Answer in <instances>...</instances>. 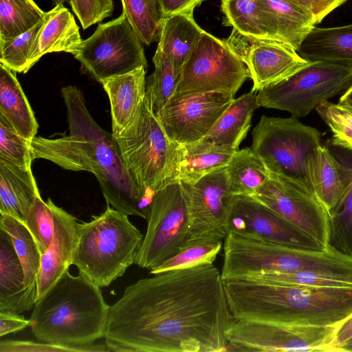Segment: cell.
Instances as JSON below:
<instances>
[{"instance_id": "obj_1", "label": "cell", "mask_w": 352, "mask_h": 352, "mask_svg": "<svg viewBox=\"0 0 352 352\" xmlns=\"http://www.w3.org/2000/svg\"><path fill=\"white\" fill-rule=\"evenodd\" d=\"M234 318L221 272L213 263L138 280L109 306L108 351H228Z\"/></svg>"}, {"instance_id": "obj_2", "label": "cell", "mask_w": 352, "mask_h": 352, "mask_svg": "<svg viewBox=\"0 0 352 352\" xmlns=\"http://www.w3.org/2000/svg\"><path fill=\"white\" fill-rule=\"evenodd\" d=\"M61 94L69 134L55 139L36 136L31 142L33 159L47 160L66 170L93 173L107 204L126 216L146 219L152 198L128 173L116 137L95 121L78 88L63 87Z\"/></svg>"}, {"instance_id": "obj_3", "label": "cell", "mask_w": 352, "mask_h": 352, "mask_svg": "<svg viewBox=\"0 0 352 352\" xmlns=\"http://www.w3.org/2000/svg\"><path fill=\"white\" fill-rule=\"evenodd\" d=\"M234 319L337 325L352 314V287H314L223 280Z\"/></svg>"}, {"instance_id": "obj_4", "label": "cell", "mask_w": 352, "mask_h": 352, "mask_svg": "<svg viewBox=\"0 0 352 352\" xmlns=\"http://www.w3.org/2000/svg\"><path fill=\"white\" fill-rule=\"evenodd\" d=\"M109 305L100 287L84 274L67 271L34 304L30 328L39 341L69 346L104 338Z\"/></svg>"}, {"instance_id": "obj_5", "label": "cell", "mask_w": 352, "mask_h": 352, "mask_svg": "<svg viewBox=\"0 0 352 352\" xmlns=\"http://www.w3.org/2000/svg\"><path fill=\"white\" fill-rule=\"evenodd\" d=\"M144 235L126 216L107 204L89 222L78 223L72 265L100 288L135 264Z\"/></svg>"}, {"instance_id": "obj_6", "label": "cell", "mask_w": 352, "mask_h": 352, "mask_svg": "<svg viewBox=\"0 0 352 352\" xmlns=\"http://www.w3.org/2000/svg\"><path fill=\"white\" fill-rule=\"evenodd\" d=\"M223 280L270 272L311 271L341 276L347 258L331 249L309 250L234 231L223 241Z\"/></svg>"}, {"instance_id": "obj_7", "label": "cell", "mask_w": 352, "mask_h": 352, "mask_svg": "<svg viewBox=\"0 0 352 352\" xmlns=\"http://www.w3.org/2000/svg\"><path fill=\"white\" fill-rule=\"evenodd\" d=\"M252 135L251 148L270 173L315 196L309 162L316 148L321 145V134L318 130L302 124L294 116H262Z\"/></svg>"}, {"instance_id": "obj_8", "label": "cell", "mask_w": 352, "mask_h": 352, "mask_svg": "<svg viewBox=\"0 0 352 352\" xmlns=\"http://www.w3.org/2000/svg\"><path fill=\"white\" fill-rule=\"evenodd\" d=\"M116 138L128 173L147 196L152 198L171 182L172 143L146 98L133 121Z\"/></svg>"}, {"instance_id": "obj_9", "label": "cell", "mask_w": 352, "mask_h": 352, "mask_svg": "<svg viewBox=\"0 0 352 352\" xmlns=\"http://www.w3.org/2000/svg\"><path fill=\"white\" fill-rule=\"evenodd\" d=\"M351 85L352 67L310 62L287 79L257 91L256 105L301 118Z\"/></svg>"}, {"instance_id": "obj_10", "label": "cell", "mask_w": 352, "mask_h": 352, "mask_svg": "<svg viewBox=\"0 0 352 352\" xmlns=\"http://www.w3.org/2000/svg\"><path fill=\"white\" fill-rule=\"evenodd\" d=\"M146 219V231L135 264L151 270L186 248L189 210L181 182H169L153 193Z\"/></svg>"}, {"instance_id": "obj_11", "label": "cell", "mask_w": 352, "mask_h": 352, "mask_svg": "<svg viewBox=\"0 0 352 352\" xmlns=\"http://www.w3.org/2000/svg\"><path fill=\"white\" fill-rule=\"evenodd\" d=\"M249 78L247 65L226 41L204 30L182 67L173 98L210 92L234 96Z\"/></svg>"}, {"instance_id": "obj_12", "label": "cell", "mask_w": 352, "mask_h": 352, "mask_svg": "<svg viewBox=\"0 0 352 352\" xmlns=\"http://www.w3.org/2000/svg\"><path fill=\"white\" fill-rule=\"evenodd\" d=\"M74 56L82 68L100 83L140 67H147L142 43L123 12L113 20L98 23Z\"/></svg>"}, {"instance_id": "obj_13", "label": "cell", "mask_w": 352, "mask_h": 352, "mask_svg": "<svg viewBox=\"0 0 352 352\" xmlns=\"http://www.w3.org/2000/svg\"><path fill=\"white\" fill-rule=\"evenodd\" d=\"M336 326L234 319L226 332L228 351L333 352Z\"/></svg>"}, {"instance_id": "obj_14", "label": "cell", "mask_w": 352, "mask_h": 352, "mask_svg": "<svg viewBox=\"0 0 352 352\" xmlns=\"http://www.w3.org/2000/svg\"><path fill=\"white\" fill-rule=\"evenodd\" d=\"M182 184L189 210L186 248L224 239L229 232L234 197L229 190L226 167L205 175L192 184Z\"/></svg>"}, {"instance_id": "obj_15", "label": "cell", "mask_w": 352, "mask_h": 352, "mask_svg": "<svg viewBox=\"0 0 352 352\" xmlns=\"http://www.w3.org/2000/svg\"><path fill=\"white\" fill-rule=\"evenodd\" d=\"M252 197L328 248L329 214L314 195L270 173Z\"/></svg>"}, {"instance_id": "obj_16", "label": "cell", "mask_w": 352, "mask_h": 352, "mask_svg": "<svg viewBox=\"0 0 352 352\" xmlns=\"http://www.w3.org/2000/svg\"><path fill=\"white\" fill-rule=\"evenodd\" d=\"M223 92L173 98L155 115L170 142L187 144L203 139L234 100Z\"/></svg>"}, {"instance_id": "obj_17", "label": "cell", "mask_w": 352, "mask_h": 352, "mask_svg": "<svg viewBox=\"0 0 352 352\" xmlns=\"http://www.w3.org/2000/svg\"><path fill=\"white\" fill-rule=\"evenodd\" d=\"M226 42L247 65L256 91L287 79L310 63L288 45L249 37L234 28Z\"/></svg>"}, {"instance_id": "obj_18", "label": "cell", "mask_w": 352, "mask_h": 352, "mask_svg": "<svg viewBox=\"0 0 352 352\" xmlns=\"http://www.w3.org/2000/svg\"><path fill=\"white\" fill-rule=\"evenodd\" d=\"M229 231L300 249H327L252 196L234 195Z\"/></svg>"}, {"instance_id": "obj_19", "label": "cell", "mask_w": 352, "mask_h": 352, "mask_svg": "<svg viewBox=\"0 0 352 352\" xmlns=\"http://www.w3.org/2000/svg\"><path fill=\"white\" fill-rule=\"evenodd\" d=\"M52 207L54 234L50 245L41 255L36 300L69 270L77 241V219L54 204Z\"/></svg>"}, {"instance_id": "obj_20", "label": "cell", "mask_w": 352, "mask_h": 352, "mask_svg": "<svg viewBox=\"0 0 352 352\" xmlns=\"http://www.w3.org/2000/svg\"><path fill=\"white\" fill-rule=\"evenodd\" d=\"M171 143V182L179 181L186 184H192L205 175L226 167L238 151L205 139L187 144Z\"/></svg>"}, {"instance_id": "obj_21", "label": "cell", "mask_w": 352, "mask_h": 352, "mask_svg": "<svg viewBox=\"0 0 352 352\" xmlns=\"http://www.w3.org/2000/svg\"><path fill=\"white\" fill-rule=\"evenodd\" d=\"M101 84L109 100L112 133L118 137L142 109L146 96V68L140 67Z\"/></svg>"}, {"instance_id": "obj_22", "label": "cell", "mask_w": 352, "mask_h": 352, "mask_svg": "<svg viewBox=\"0 0 352 352\" xmlns=\"http://www.w3.org/2000/svg\"><path fill=\"white\" fill-rule=\"evenodd\" d=\"M82 41L73 14L63 5L54 6L46 12L43 24L32 44L28 70L48 53L65 52L74 55Z\"/></svg>"}, {"instance_id": "obj_23", "label": "cell", "mask_w": 352, "mask_h": 352, "mask_svg": "<svg viewBox=\"0 0 352 352\" xmlns=\"http://www.w3.org/2000/svg\"><path fill=\"white\" fill-rule=\"evenodd\" d=\"M309 170L314 195L329 214L345 195L352 166L342 164L326 146L320 145L311 156Z\"/></svg>"}, {"instance_id": "obj_24", "label": "cell", "mask_w": 352, "mask_h": 352, "mask_svg": "<svg viewBox=\"0 0 352 352\" xmlns=\"http://www.w3.org/2000/svg\"><path fill=\"white\" fill-rule=\"evenodd\" d=\"M36 301V296L25 285L11 239L0 228V311L22 314L33 309Z\"/></svg>"}, {"instance_id": "obj_25", "label": "cell", "mask_w": 352, "mask_h": 352, "mask_svg": "<svg viewBox=\"0 0 352 352\" xmlns=\"http://www.w3.org/2000/svg\"><path fill=\"white\" fill-rule=\"evenodd\" d=\"M38 197L41 195L32 169L24 170L0 160V214L25 223Z\"/></svg>"}, {"instance_id": "obj_26", "label": "cell", "mask_w": 352, "mask_h": 352, "mask_svg": "<svg viewBox=\"0 0 352 352\" xmlns=\"http://www.w3.org/2000/svg\"><path fill=\"white\" fill-rule=\"evenodd\" d=\"M203 31L190 12L175 13L160 21L157 47L169 58L177 78Z\"/></svg>"}, {"instance_id": "obj_27", "label": "cell", "mask_w": 352, "mask_h": 352, "mask_svg": "<svg viewBox=\"0 0 352 352\" xmlns=\"http://www.w3.org/2000/svg\"><path fill=\"white\" fill-rule=\"evenodd\" d=\"M309 62L321 61L352 67V24L314 27L297 50Z\"/></svg>"}, {"instance_id": "obj_28", "label": "cell", "mask_w": 352, "mask_h": 352, "mask_svg": "<svg viewBox=\"0 0 352 352\" xmlns=\"http://www.w3.org/2000/svg\"><path fill=\"white\" fill-rule=\"evenodd\" d=\"M15 73L0 64V116L31 142L36 137L38 124Z\"/></svg>"}, {"instance_id": "obj_29", "label": "cell", "mask_w": 352, "mask_h": 352, "mask_svg": "<svg viewBox=\"0 0 352 352\" xmlns=\"http://www.w3.org/2000/svg\"><path fill=\"white\" fill-rule=\"evenodd\" d=\"M256 92L251 89L234 99L203 139L239 150L240 144L250 128L253 112L257 108Z\"/></svg>"}, {"instance_id": "obj_30", "label": "cell", "mask_w": 352, "mask_h": 352, "mask_svg": "<svg viewBox=\"0 0 352 352\" xmlns=\"http://www.w3.org/2000/svg\"><path fill=\"white\" fill-rule=\"evenodd\" d=\"M269 14L278 41L296 51L315 27L311 16L289 0H255Z\"/></svg>"}, {"instance_id": "obj_31", "label": "cell", "mask_w": 352, "mask_h": 352, "mask_svg": "<svg viewBox=\"0 0 352 352\" xmlns=\"http://www.w3.org/2000/svg\"><path fill=\"white\" fill-rule=\"evenodd\" d=\"M221 7L225 25L249 37L278 41L269 14L255 0H221Z\"/></svg>"}, {"instance_id": "obj_32", "label": "cell", "mask_w": 352, "mask_h": 352, "mask_svg": "<svg viewBox=\"0 0 352 352\" xmlns=\"http://www.w3.org/2000/svg\"><path fill=\"white\" fill-rule=\"evenodd\" d=\"M229 190L234 195L253 196L270 178V172L251 148L236 151L226 166Z\"/></svg>"}, {"instance_id": "obj_33", "label": "cell", "mask_w": 352, "mask_h": 352, "mask_svg": "<svg viewBox=\"0 0 352 352\" xmlns=\"http://www.w3.org/2000/svg\"><path fill=\"white\" fill-rule=\"evenodd\" d=\"M0 228L11 239L23 267L27 288L37 296L41 253L35 239L23 222L7 214H1Z\"/></svg>"}, {"instance_id": "obj_34", "label": "cell", "mask_w": 352, "mask_h": 352, "mask_svg": "<svg viewBox=\"0 0 352 352\" xmlns=\"http://www.w3.org/2000/svg\"><path fill=\"white\" fill-rule=\"evenodd\" d=\"M45 14L33 0H0V43L28 31Z\"/></svg>"}, {"instance_id": "obj_35", "label": "cell", "mask_w": 352, "mask_h": 352, "mask_svg": "<svg viewBox=\"0 0 352 352\" xmlns=\"http://www.w3.org/2000/svg\"><path fill=\"white\" fill-rule=\"evenodd\" d=\"M153 63V72L146 79L145 98L155 116L173 97L178 78L169 58L158 47Z\"/></svg>"}, {"instance_id": "obj_36", "label": "cell", "mask_w": 352, "mask_h": 352, "mask_svg": "<svg viewBox=\"0 0 352 352\" xmlns=\"http://www.w3.org/2000/svg\"><path fill=\"white\" fill-rule=\"evenodd\" d=\"M328 248L352 257V175L339 205L329 213Z\"/></svg>"}, {"instance_id": "obj_37", "label": "cell", "mask_w": 352, "mask_h": 352, "mask_svg": "<svg viewBox=\"0 0 352 352\" xmlns=\"http://www.w3.org/2000/svg\"><path fill=\"white\" fill-rule=\"evenodd\" d=\"M244 278L270 284L314 287H352V280L349 278L311 271L263 273Z\"/></svg>"}, {"instance_id": "obj_38", "label": "cell", "mask_w": 352, "mask_h": 352, "mask_svg": "<svg viewBox=\"0 0 352 352\" xmlns=\"http://www.w3.org/2000/svg\"><path fill=\"white\" fill-rule=\"evenodd\" d=\"M0 160L24 170L32 169L31 142L0 116Z\"/></svg>"}, {"instance_id": "obj_39", "label": "cell", "mask_w": 352, "mask_h": 352, "mask_svg": "<svg viewBox=\"0 0 352 352\" xmlns=\"http://www.w3.org/2000/svg\"><path fill=\"white\" fill-rule=\"evenodd\" d=\"M316 110L332 132L333 144L352 151V109L326 101Z\"/></svg>"}, {"instance_id": "obj_40", "label": "cell", "mask_w": 352, "mask_h": 352, "mask_svg": "<svg viewBox=\"0 0 352 352\" xmlns=\"http://www.w3.org/2000/svg\"><path fill=\"white\" fill-rule=\"evenodd\" d=\"M45 18V17H44ZM44 18L32 28L10 41L0 43V62L14 72L26 73L29 54Z\"/></svg>"}, {"instance_id": "obj_41", "label": "cell", "mask_w": 352, "mask_h": 352, "mask_svg": "<svg viewBox=\"0 0 352 352\" xmlns=\"http://www.w3.org/2000/svg\"><path fill=\"white\" fill-rule=\"evenodd\" d=\"M135 34L142 44L150 45L158 38L160 23L153 16L146 0H121Z\"/></svg>"}, {"instance_id": "obj_42", "label": "cell", "mask_w": 352, "mask_h": 352, "mask_svg": "<svg viewBox=\"0 0 352 352\" xmlns=\"http://www.w3.org/2000/svg\"><path fill=\"white\" fill-rule=\"evenodd\" d=\"M53 204L50 198L44 201L41 197H37L24 223L35 239L41 255L47 249L53 237L54 228Z\"/></svg>"}, {"instance_id": "obj_43", "label": "cell", "mask_w": 352, "mask_h": 352, "mask_svg": "<svg viewBox=\"0 0 352 352\" xmlns=\"http://www.w3.org/2000/svg\"><path fill=\"white\" fill-rule=\"evenodd\" d=\"M223 247L222 241L188 247L150 270L151 274L192 267L202 263H213Z\"/></svg>"}, {"instance_id": "obj_44", "label": "cell", "mask_w": 352, "mask_h": 352, "mask_svg": "<svg viewBox=\"0 0 352 352\" xmlns=\"http://www.w3.org/2000/svg\"><path fill=\"white\" fill-rule=\"evenodd\" d=\"M1 352H96L108 351L105 344L76 346L30 340H1Z\"/></svg>"}, {"instance_id": "obj_45", "label": "cell", "mask_w": 352, "mask_h": 352, "mask_svg": "<svg viewBox=\"0 0 352 352\" xmlns=\"http://www.w3.org/2000/svg\"><path fill=\"white\" fill-rule=\"evenodd\" d=\"M69 4L84 30L111 16L113 0H71Z\"/></svg>"}, {"instance_id": "obj_46", "label": "cell", "mask_w": 352, "mask_h": 352, "mask_svg": "<svg viewBox=\"0 0 352 352\" xmlns=\"http://www.w3.org/2000/svg\"><path fill=\"white\" fill-rule=\"evenodd\" d=\"M308 12L317 25L348 0H289Z\"/></svg>"}, {"instance_id": "obj_47", "label": "cell", "mask_w": 352, "mask_h": 352, "mask_svg": "<svg viewBox=\"0 0 352 352\" xmlns=\"http://www.w3.org/2000/svg\"><path fill=\"white\" fill-rule=\"evenodd\" d=\"M30 325V320L12 311H0V336L20 331Z\"/></svg>"}, {"instance_id": "obj_48", "label": "cell", "mask_w": 352, "mask_h": 352, "mask_svg": "<svg viewBox=\"0 0 352 352\" xmlns=\"http://www.w3.org/2000/svg\"><path fill=\"white\" fill-rule=\"evenodd\" d=\"M162 19L178 12H190L204 0H157Z\"/></svg>"}, {"instance_id": "obj_49", "label": "cell", "mask_w": 352, "mask_h": 352, "mask_svg": "<svg viewBox=\"0 0 352 352\" xmlns=\"http://www.w3.org/2000/svg\"><path fill=\"white\" fill-rule=\"evenodd\" d=\"M352 338V314L336 326L332 343L333 352H338V347Z\"/></svg>"}, {"instance_id": "obj_50", "label": "cell", "mask_w": 352, "mask_h": 352, "mask_svg": "<svg viewBox=\"0 0 352 352\" xmlns=\"http://www.w3.org/2000/svg\"><path fill=\"white\" fill-rule=\"evenodd\" d=\"M338 103L352 109V85L346 89V91L340 98Z\"/></svg>"}, {"instance_id": "obj_51", "label": "cell", "mask_w": 352, "mask_h": 352, "mask_svg": "<svg viewBox=\"0 0 352 352\" xmlns=\"http://www.w3.org/2000/svg\"><path fill=\"white\" fill-rule=\"evenodd\" d=\"M151 11L155 19L160 23L162 16L157 0H146Z\"/></svg>"}, {"instance_id": "obj_52", "label": "cell", "mask_w": 352, "mask_h": 352, "mask_svg": "<svg viewBox=\"0 0 352 352\" xmlns=\"http://www.w3.org/2000/svg\"><path fill=\"white\" fill-rule=\"evenodd\" d=\"M338 352H352V338L339 346Z\"/></svg>"}, {"instance_id": "obj_53", "label": "cell", "mask_w": 352, "mask_h": 352, "mask_svg": "<svg viewBox=\"0 0 352 352\" xmlns=\"http://www.w3.org/2000/svg\"><path fill=\"white\" fill-rule=\"evenodd\" d=\"M70 1L71 0H52V2L54 6H56L58 4L63 5L65 2H68L69 3Z\"/></svg>"}]
</instances>
